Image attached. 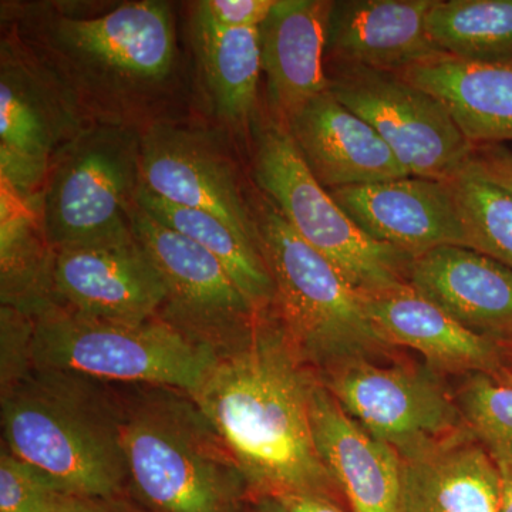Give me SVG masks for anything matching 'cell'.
Listing matches in <instances>:
<instances>
[{
	"label": "cell",
	"mask_w": 512,
	"mask_h": 512,
	"mask_svg": "<svg viewBox=\"0 0 512 512\" xmlns=\"http://www.w3.org/2000/svg\"><path fill=\"white\" fill-rule=\"evenodd\" d=\"M318 373L303 363L274 306L258 312L251 332L218 355L194 400L264 497L322 495L339 485L323 466L311 424ZM342 493V491H340Z\"/></svg>",
	"instance_id": "cell-1"
},
{
	"label": "cell",
	"mask_w": 512,
	"mask_h": 512,
	"mask_svg": "<svg viewBox=\"0 0 512 512\" xmlns=\"http://www.w3.org/2000/svg\"><path fill=\"white\" fill-rule=\"evenodd\" d=\"M2 426L3 446L64 497L109 500L128 481L109 383L30 363L2 379Z\"/></svg>",
	"instance_id": "cell-2"
},
{
	"label": "cell",
	"mask_w": 512,
	"mask_h": 512,
	"mask_svg": "<svg viewBox=\"0 0 512 512\" xmlns=\"http://www.w3.org/2000/svg\"><path fill=\"white\" fill-rule=\"evenodd\" d=\"M116 389L128 483L151 512H239L247 480L191 394Z\"/></svg>",
	"instance_id": "cell-3"
},
{
	"label": "cell",
	"mask_w": 512,
	"mask_h": 512,
	"mask_svg": "<svg viewBox=\"0 0 512 512\" xmlns=\"http://www.w3.org/2000/svg\"><path fill=\"white\" fill-rule=\"evenodd\" d=\"M248 202L274 279L276 315L303 363L322 376L389 355L394 346L370 320L362 293L296 234L264 194Z\"/></svg>",
	"instance_id": "cell-4"
},
{
	"label": "cell",
	"mask_w": 512,
	"mask_h": 512,
	"mask_svg": "<svg viewBox=\"0 0 512 512\" xmlns=\"http://www.w3.org/2000/svg\"><path fill=\"white\" fill-rule=\"evenodd\" d=\"M218 355L161 318L111 322L46 306L36 312L30 359L43 369L103 383L170 387L195 396Z\"/></svg>",
	"instance_id": "cell-5"
},
{
	"label": "cell",
	"mask_w": 512,
	"mask_h": 512,
	"mask_svg": "<svg viewBox=\"0 0 512 512\" xmlns=\"http://www.w3.org/2000/svg\"><path fill=\"white\" fill-rule=\"evenodd\" d=\"M252 177L282 217L362 295L409 284L413 256L367 237L316 181L285 121L256 130Z\"/></svg>",
	"instance_id": "cell-6"
},
{
	"label": "cell",
	"mask_w": 512,
	"mask_h": 512,
	"mask_svg": "<svg viewBox=\"0 0 512 512\" xmlns=\"http://www.w3.org/2000/svg\"><path fill=\"white\" fill-rule=\"evenodd\" d=\"M141 185V138L116 126L83 130L57 154L42 191L52 252L131 237Z\"/></svg>",
	"instance_id": "cell-7"
},
{
	"label": "cell",
	"mask_w": 512,
	"mask_h": 512,
	"mask_svg": "<svg viewBox=\"0 0 512 512\" xmlns=\"http://www.w3.org/2000/svg\"><path fill=\"white\" fill-rule=\"evenodd\" d=\"M46 39L90 92L133 96L163 83L173 70V16L163 2L126 3L97 18H60Z\"/></svg>",
	"instance_id": "cell-8"
},
{
	"label": "cell",
	"mask_w": 512,
	"mask_h": 512,
	"mask_svg": "<svg viewBox=\"0 0 512 512\" xmlns=\"http://www.w3.org/2000/svg\"><path fill=\"white\" fill-rule=\"evenodd\" d=\"M332 64L328 92L375 128L407 174L448 181L466 167L473 146L436 97L396 73Z\"/></svg>",
	"instance_id": "cell-9"
},
{
	"label": "cell",
	"mask_w": 512,
	"mask_h": 512,
	"mask_svg": "<svg viewBox=\"0 0 512 512\" xmlns=\"http://www.w3.org/2000/svg\"><path fill=\"white\" fill-rule=\"evenodd\" d=\"M319 379L353 420L402 458L467 430L457 400L433 373L419 367L359 360Z\"/></svg>",
	"instance_id": "cell-10"
},
{
	"label": "cell",
	"mask_w": 512,
	"mask_h": 512,
	"mask_svg": "<svg viewBox=\"0 0 512 512\" xmlns=\"http://www.w3.org/2000/svg\"><path fill=\"white\" fill-rule=\"evenodd\" d=\"M131 227L167 285L161 319L218 353L245 339L258 312L211 252L154 220L137 202Z\"/></svg>",
	"instance_id": "cell-11"
},
{
	"label": "cell",
	"mask_w": 512,
	"mask_h": 512,
	"mask_svg": "<svg viewBox=\"0 0 512 512\" xmlns=\"http://www.w3.org/2000/svg\"><path fill=\"white\" fill-rule=\"evenodd\" d=\"M70 100L33 57L2 45L0 177L23 198L39 197L57 154L76 133Z\"/></svg>",
	"instance_id": "cell-12"
},
{
	"label": "cell",
	"mask_w": 512,
	"mask_h": 512,
	"mask_svg": "<svg viewBox=\"0 0 512 512\" xmlns=\"http://www.w3.org/2000/svg\"><path fill=\"white\" fill-rule=\"evenodd\" d=\"M50 284L64 308L111 322L160 318L168 296L156 261L134 234L53 252Z\"/></svg>",
	"instance_id": "cell-13"
},
{
	"label": "cell",
	"mask_w": 512,
	"mask_h": 512,
	"mask_svg": "<svg viewBox=\"0 0 512 512\" xmlns=\"http://www.w3.org/2000/svg\"><path fill=\"white\" fill-rule=\"evenodd\" d=\"M357 227L413 258L466 247L467 232L450 181L409 177L328 190Z\"/></svg>",
	"instance_id": "cell-14"
},
{
	"label": "cell",
	"mask_w": 512,
	"mask_h": 512,
	"mask_svg": "<svg viewBox=\"0 0 512 512\" xmlns=\"http://www.w3.org/2000/svg\"><path fill=\"white\" fill-rule=\"evenodd\" d=\"M141 184L171 204L214 215L259 245L234 167L200 134L168 126L148 131L141 137Z\"/></svg>",
	"instance_id": "cell-15"
},
{
	"label": "cell",
	"mask_w": 512,
	"mask_h": 512,
	"mask_svg": "<svg viewBox=\"0 0 512 512\" xmlns=\"http://www.w3.org/2000/svg\"><path fill=\"white\" fill-rule=\"evenodd\" d=\"M284 121L309 171L326 190L409 177L375 128L329 92Z\"/></svg>",
	"instance_id": "cell-16"
},
{
	"label": "cell",
	"mask_w": 512,
	"mask_h": 512,
	"mask_svg": "<svg viewBox=\"0 0 512 512\" xmlns=\"http://www.w3.org/2000/svg\"><path fill=\"white\" fill-rule=\"evenodd\" d=\"M313 440L353 512H399L402 457L353 420L318 382L311 394Z\"/></svg>",
	"instance_id": "cell-17"
},
{
	"label": "cell",
	"mask_w": 512,
	"mask_h": 512,
	"mask_svg": "<svg viewBox=\"0 0 512 512\" xmlns=\"http://www.w3.org/2000/svg\"><path fill=\"white\" fill-rule=\"evenodd\" d=\"M434 0L332 2L325 56L335 64L399 73L439 55L427 30Z\"/></svg>",
	"instance_id": "cell-18"
},
{
	"label": "cell",
	"mask_w": 512,
	"mask_h": 512,
	"mask_svg": "<svg viewBox=\"0 0 512 512\" xmlns=\"http://www.w3.org/2000/svg\"><path fill=\"white\" fill-rule=\"evenodd\" d=\"M370 320L393 346L419 352L431 369L497 375L507 369L503 345L471 332L410 284L363 295Z\"/></svg>",
	"instance_id": "cell-19"
},
{
	"label": "cell",
	"mask_w": 512,
	"mask_h": 512,
	"mask_svg": "<svg viewBox=\"0 0 512 512\" xmlns=\"http://www.w3.org/2000/svg\"><path fill=\"white\" fill-rule=\"evenodd\" d=\"M409 284L464 328L512 340V269L466 247H440L413 258Z\"/></svg>",
	"instance_id": "cell-20"
},
{
	"label": "cell",
	"mask_w": 512,
	"mask_h": 512,
	"mask_svg": "<svg viewBox=\"0 0 512 512\" xmlns=\"http://www.w3.org/2000/svg\"><path fill=\"white\" fill-rule=\"evenodd\" d=\"M329 0H275L259 26L262 72L278 119L286 120L328 92Z\"/></svg>",
	"instance_id": "cell-21"
},
{
	"label": "cell",
	"mask_w": 512,
	"mask_h": 512,
	"mask_svg": "<svg viewBox=\"0 0 512 512\" xmlns=\"http://www.w3.org/2000/svg\"><path fill=\"white\" fill-rule=\"evenodd\" d=\"M402 463L399 512H501L500 470L468 430Z\"/></svg>",
	"instance_id": "cell-22"
},
{
	"label": "cell",
	"mask_w": 512,
	"mask_h": 512,
	"mask_svg": "<svg viewBox=\"0 0 512 512\" xmlns=\"http://www.w3.org/2000/svg\"><path fill=\"white\" fill-rule=\"evenodd\" d=\"M396 74L436 97L471 146L512 141V63L439 53Z\"/></svg>",
	"instance_id": "cell-23"
},
{
	"label": "cell",
	"mask_w": 512,
	"mask_h": 512,
	"mask_svg": "<svg viewBox=\"0 0 512 512\" xmlns=\"http://www.w3.org/2000/svg\"><path fill=\"white\" fill-rule=\"evenodd\" d=\"M194 43L205 86L222 119L247 126L262 72L258 29H225L195 10Z\"/></svg>",
	"instance_id": "cell-24"
},
{
	"label": "cell",
	"mask_w": 512,
	"mask_h": 512,
	"mask_svg": "<svg viewBox=\"0 0 512 512\" xmlns=\"http://www.w3.org/2000/svg\"><path fill=\"white\" fill-rule=\"evenodd\" d=\"M136 202L154 220L211 252L256 312L274 306V279L259 245L242 238L214 215L171 204L143 184L138 188Z\"/></svg>",
	"instance_id": "cell-25"
},
{
	"label": "cell",
	"mask_w": 512,
	"mask_h": 512,
	"mask_svg": "<svg viewBox=\"0 0 512 512\" xmlns=\"http://www.w3.org/2000/svg\"><path fill=\"white\" fill-rule=\"evenodd\" d=\"M427 30L443 55L512 63V0H434Z\"/></svg>",
	"instance_id": "cell-26"
},
{
	"label": "cell",
	"mask_w": 512,
	"mask_h": 512,
	"mask_svg": "<svg viewBox=\"0 0 512 512\" xmlns=\"http://www.w3.org/2000/svg\"><path fill=\"white\" fill-rule=\"evenodd\" d=\"M37 198V197H36ZM36 198H23L2 184V212H0V262H2V301L3 305H22L29 299L28 289L39 284L35 276L42 262V247H39V234H45L42 215L36 217V210L42 208V201L35 204Z\"/></svg>",
	"instance_id": "cell-27"
},
{
	"label": "cell",
	"mask_w": 512,
	"mask_h": 512,
	"mask_svg": "<svg viewBox=\"0 0 512 512\" xmlns=\"http://www.w3.org/2000/svg\"><path fill=\"white\" fill-rule=\"evenodd\" d=\"M450 181L467 232V248L512 269V192L467 168Z\"/></svg>",
	"instance_id": "cell-28"
},
{
	"label": "cell",
	"mask_w": 512,
	"mask_h": 512,
	"mask_svg": "<svg viewBox=\"0 0 512 512\" xmlns=\"http://www.w3.org/2000/svg\"><path fill=\"white\" fill-rule=\"evenodd\" d=\"M464 424L494 460L512 458V384L471 375L457 394Z\"/></svg>",
	"instance_id": "cell-29"
},
{
	"label": "cell",
	"mask_w": 512,
	"mask_h": 512,
	"mask_svg": "<svg viewBox=\"0 0 512 512\" xmlns=\"http://www.w3.org/2000/svg\"><path fill=\"white\" fill-rule=\"evenodd\" d=\"M63 495L35 467L0 453V512H57Z\"/></svg>",
	"instance_id": "cell-30"
},
{
	"label": "cell",
	"mask_w": 512,
	"mask_h": 512,
	"mask_svg": "<svg viewBox=\"0 0 512 512\" xmlns=\"http://www.w3.org/2000/svg\"><path fill=\"white\" fill-rule=\"evenodd\" d=\"M275 0H204L198 12L225 29H258L268 18Z\"/></svg>",
	"instance_id": "cell-31"
},
{
	"label": "cell",
	"mask_w": 512,
	"mask_h": 512,
	"mask_svg": "<svg viewBox=\"0 0 512 512\" xmlns=\"http://www.w3.org/2000/svg\"><path fill=\"white\" fill-rule=\"evenodd\" d=\"M464 168L512 192V150L505 144L473 147Z\"/></svg>",
	"instance_id": "cell-32"
},
{
	"label": "cell",
	"mask_w": 512,
	"mask_h": 512,
	"mask_svg": "<svg viewBox=\"0 0 512 512\" xmlns=\"http://www.w3.org/2000/svg\"><path fill=\"white\" fill-rule=\"evenodd\" d=\"M278 500L289 512H343L330 498L322 495L292 494Z\"/></svg>",
	"instance_id": "cell-33"
},
{
	"label": "cell",
	"mask_w": 512,
	"mask_h": 512,
	"mask_svg": "<svg viewBox=\"0 0 512 512\" xmlns=\"http://www.w3.org/2000/svg\"><path fill=\"white\" fill-rule=\"evenodd\" d=\"M501 476V512H512V458L495 460Z\"/></svg>",
	"instance_id": "cell-34"
},
{
	"label": "cell",
	"mask_w": 512,
	"mask_h": 512,
	"mask_svg": "<svg viewBox=\"0 0 512 512\" xmlns=\"http://www.w3.org/2000/svg\"><path fill=\"white\" fill-rule=\"evenodd\" d=\"M57 512H101L94 505L87 503L82 498L63 497L60 498Z\"/></svg>",
	"instance_id": "cell-35"
},
{
	"label": "cell",
	"mask_w": 512,
	"mask_h": 512,
	"mask_svg": "<svg viewBox=\"0 0 512 512\" xmlns=\"http://www.w3.org/2000/svg\"><path fill=\"white\" fill-rule=\"evenodd\" d=\"M256 512H289L284 507V504L275 497H264L258 505Z\"/></svg>",
	"instance_id": "cell-36"
},
{
	"label": "cell",
	"mask_w": 512,
	"mask_h": 512,
	"mask_svg": "<svg viewBox=\"0 0 512 512\" xmlns=\"http://www.w3.org/2000/svg\"><path fill=\"white\" fill-rule=\"evenodd\" d=\"M503 345L505 360H507V369L512 370V340H508V342H501Z\"/></svg>",
	"instance_id": "cell-37"
},
{
	"label": "cell",
	"mask_w": 512,
	"mask_h": 512,
	"mask_svg": "<svg viewBox=\"0 0 512 512\" xmlns=\"http://www.w3.org/2000/svg\"><path fill=\"white\" fill-rule=\"evenodd\" d=\"M497 379L503 380L505 383L512 384V370L505 369L503 372L498 373V375H494Z\"/></svg>",
	"instance_id": "cell-38"
}]
</instances>
